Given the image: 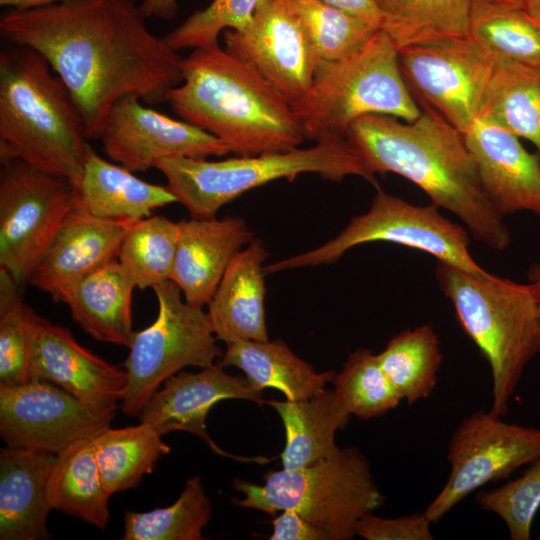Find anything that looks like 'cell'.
<instances>
[{
	"label": "cell",
	"mask_w": 540,
	"mask_h": 540,
	"mask_svg": "<svg viewBox=\"0 0 540 540\" xmlns=\"http://www.w3.org/2000/svg\"><path fill=\"white\" fill-rule=\"evenodd\" d=\"M145 18L134 0H71L12 9L1 16L0 32L47 60L95 140L122 97L167 102L182 81L183 57L147 28Z\"/></svg>",
	"instance_id": "obj_1"
},
{
	"label": "cell",
	"mask_w": 540,
	"mask_h": 540,
	"mask_svg": "<svg viewBox=\"0 0 540 540\" xmlns=\"http://www.w3.org/2000/svg\"><path fill=\"white\" fill-rule=\"evenodd\" d=\"M414 121L367 114L349 127L346 139L370 174L394 173L417 185L431 204L451 212L473 238L503 251L511 233L488 199L463 133L432 108Z\"/></svg>",
	"instance_id": "obj_2"
},
{
	"label": "cell",
	"mask_w": 540,
	"mask_h": 540,
	"mask_svg": "<svg viewBox=\"0 0 540 540\" xmlns=\"http://www.w3.org/2000/svg\"><path fill=\"white\" fill-rule=\"evenodd\" d=\"M167 102L182 120L212 134L236 156L285 152L305 135L291 103L255 67L218 43L195 48Z\"/></svg>",
	"instance_id": "obj_3"
},
{
	"label": "cell",
	"mask_w": 540,
	"mask_h": 540,
	"mask_svg": "<svg viewBox=\"0 0 540 540\" xmlns=\"http://www.w3.org/2000/svg\"><path fill=\"white\" fill-rule=\"evenodd\" d=\"M10 44L0 51V160L23 161L76 187L90 146L83 115L40 53Z\"/></svg>",
	"instance_id": "obj_4"
},
{
	"label": "cell",
	"mask_w": 540,
	"mask_h": 540,
	"mask_svg": "<svg viewBox=\"0 0 540 540\" xmlns=\"http://www.w3.org/2000/svg\"><path fill=\"white\" fill-rule=\"evenodd\" d=\"M436 278L457 320L488 362L490 411L504 416L529 362L540 353V314L528 283L438 262Z\"/></svg>",
	"instance_id": "obj_5"
},
{
	"label": "cell",
	"mask_w": 540,
	"mask_h": 540,
	"mask_svg": "<svg viewBox=\"0 0 540 540\" xmlns=\"http://www.w3.org/2000/svg\"><path fill=\"white\" fill-rule=\"evenodd\" d=\"M291 106L305 138L315 142L346 139L351 124L367 114L408 122L421 114L402 77L398 49L383 30L345 58L321 60L310 87Z\"/></svg>",
	"instance_id": "obj_6"
},
{
	"label": "cell",
	"mask_w": 540,
	"mask_h": 540,
	"mask_svg": "<svg viewBox=\"0 0 540 540\" xmlns=\"http://www.w3.org/2000/svg\"><path fill=\"white\" fill-rule=\"evenodd\" d=\"M168 187L192 218H213L227 203L267 183L313 173L339 182L347 176L361 177L377 186L347 139L315 142L306 148L219 161L170 157L156 167Z\"/></svg>",
	"instance_id": "obj_7"
},
{
	"label": "cell",
	"mask_w": 540,
	"mask_h": 540,
	"mask_svg": "<svg viewBox=\"0 0 540 540\" xmlns=\"http://www.w3.org/2000/svg\"><path fill=\"white\" fill-rule=\"evenodd\" d=\"M263 478V485L234 480L244 498L233 503L270 515L293 510L327 540L352 539L357 522L384 503L366 457L355 447L339 448L332 457L301 468L267 471Z\"/></svg>",
	"instance_id": "obj_8"
},
{
	"label": "cell",
	"mask_w": 540,
	"mask_h": 540,
	"mask_svg": "<svg viewBox=\"0 0 540 540\" xmlns=\"http://www.w3.org/2000/svg\"><path fill=\"white\" fill-rule=\"evenodd\" d=\"M467 229L433 204L415 205L381 189L369 210L353 217L334 238L307 252L265 266V273L331 264L347 251L371 242H389L422 251L471 273L485 271L472 257Z\"/></svg>",
	"instance_id": "obj_9"
},
{
	"label": "cell",
	"mask_w": 540,
	"mask_h": 540,
	"mask_svg": "<svg viewBox=\"0 0 540 540\" xmlns=\"http://www.w3.org/2000/svg\"><path fill=\"white\" fill-rule=\"evenodd\" d=\"M152 289L158 301L157 318L134 333L124 364L128 385L121 410L129 417L139 415L160 384L181 369L207 368L223 356L203 307L183 300L172 280Z\"/></svg>",
	"instance_id": "obj_10"
},
{
	"label": "cell",
	"mask_w": 540,
	"mask_h": 540,
	"mask_svg": "<svg viewBox=\"0 0 540 540\" xmlns=\"http://www.w3.org/2000/svg\"><path fill=\"white\" fill-rule=\"evenodd\" d=\"M67 179L17 159L0 170V268L22 288L73 206Z\"/></svg>",
	"instance_id": "obj_11"
},
{
	"label": "cell",
	"mask_w": 540,
	"mask_h": 540,
	"mask_svg": "<svg viewBox=\"0 0 540 540\" xmlns=\"http://www.w3.org/2000/svg\"><path fill=\"white\" fill-rule=\"evenodd\" d=\"M398 61L416 102L463 134L478 119L494 57L469 36L404 47Z\"/></svg>",
	"instance_id": "obj_12"
},
{
	"label": "cell",
	"mask_w": 540,
	"mask_h": 540,
	"mask_svg": "<svg viewBox=\"0 0 540 540\" xmlns=\"http://www.w3.org/2000/svg\"><path fill=\"white\" fill-rule=\"evenodd\" d=\"M539 456L540 428L505 422L491 411L474 412L453 432L447 454L450 475L424 512L437 522L473 491L508 478Z\"/></svg>",
	"instance_id": "obj_13"
},
{
	"label": "cell",
	"mask_w": 540,
	"mask_h": 540,
	"mask_svg": "<svg viewBox=\"0 0 540 540\" xmlns=\"http://www.w3.org/2000/svg\"><path fill=\"white\" fill-rule=\"evenodd\" d=\"M114 416L46 380L0 384V435L7 446L58 454L110 427Z\"/></svg>",
	"instance_id": "obj_14"
},
{
	"label": "cell",
	"mask_w": 540,
	"mask_h": 540,
	"mask_svg": "<svg viewBox=\"0 0 540 540\" xmlns=\"http://www.w3.org/2000/svg\"><path fill=\"white\" fill-rule=\"evenodd\" d=\"M225 49L255 67L293 103L310 87L321 61L290 0H259L242 31H223Z\"/></svg>",
	"instance_id": "obj_15"
},
{
	"label": "cell",
	"mask_w": 540,
	"mask_h": 540,
	"mask_svg": "<svg viewBox=\"0 0 540 540\" xmlns=\"http://www.w3.org/2000/svg\"><path fill=\"white\" fill-rule=\"evenodd\" d=\"M136 95L118 100L103 124L98 140L104 153L132 172L155 168L164 158L206 159L231 153L205 130L143 106Z\"/></svg>",
	"instance_id": "obj_16"
},
{
	"label": "cell",
	"mask_w": 540,
	"mask_h": 540,
	"mask_svg": "<svg viewBox=\"0 0 540 540\" xmlns=\"http://www.w3.org/2000/svg\"><path fill=\"white\" fill-rule=\"evenodd\" d=\"M32 379L51 382L103 412H114L128 385V374L96 356L71 332L41 318L32 351Z\"/></svg>",
	"instance_id": "obj_17"
},
{
	"label": "cell",
	"mask_w": 540,
	"mask_h": 540,
	"mask_svg": "<svg viewBox=\"0 0 540 540\" xmlns=\"http://www.w3.org/2000/svg\"><path fill=\"white\" fill-rule=\"evenodd\" d=\"M227 399L266 403L246 377L231 375L223 367L212 365L198 373L182 372L164 382L139 414L142 423L152 426L160 435L185 431L198 436L221 456L232 457L217 446L207 433L206 418L210 409Z\"/></svg>",
	"instance_id": "obj_18"
},
{
	"label": "cell",
	"mask_w": 540,
	"mask_h": 540,
	"mask_svg": "<svg viewBox=\"0 0 540 540\" xmlns=\"http://www.w3.org/2000/svg\"><path fill=\"white\" fill-rule=\"evenodd\" d=\"M482 187L502 216L528 211L540 217V157L528 152L519 137L477 119L463 134Z\"/></svg>",
	"instance_id": "obj_19"
},
{
	"label": "cell",
	"mask_w": 540,
	"mask_h": 540,
	"mask_svg": "<svg viewBox=\"0 0 540 540\" xmlns=\"http://www.w3.org/2000/svg\"><path fill=\"white\" fill-rule=\"evenodd\" d=\"M135 221L98 218L73 205L51 239L28 284L58 293L118 257L123 238Z\"/></svg>",
	"instance_id": "obj_20"
},
{
	"label": "cell",
	"mask_w": 540,
	"mask_h": 540,
	"mask_svg": "<svg viewBox=\"0 0 540 540\" xmlns=\"http://www.w3.org/2000/svg\"><path fill=\"white\" fill-rule=\"evenodd\" d=\"M179 226L171 280L186 302L203 307L212 299L232 259L253 240V233L238 216L191 217Z\"/></svg>",
	"instance_id": "obj_21"
},
{
	"label": "cell",
	"mask_w": 540,
	"mask_h": 540,
	"mask_svg": "<svg viewBox=\"0 0 540 540\" xmlns=\"http://www.w3.org/2000/svg\"><path fill=\"white\" fill-rule=\"evenodd\" d=\"M268 256L263 242L253 238L232 259L207 305L217 340L225 344L269 340L263 266Z\"/></svg>",
	"instance_id": "obj_22"
},
{
	"label": "cell",
	"mask_w": 540,
	"mask_h": 540,
	"mask_svg": "<svg viewBox=\"0 0 540 540\" xmlns=\"http://www.w3.org/2000/svg\"><path fill=\"white\" fill-rule=\"evenodd\" d=\"M56 454L6 446L0 451V539H49L47 482Z\"/></svg>",
	"instance_id": "obj_23"
},
{
	"label": "cell",
	"mask_w": 540,
	"mask_h": 540,
	"mask_svg": "<svg viewBox=\"0 0 540 540\" xmlns=\"http://www.w3.org/2000/svg\"><path fill=\"white\" fill-rule=\"evenodd\" d=\"M134 279L113 260L63 288L53 299L68 305L73 320L98 341L129 347L134 336Z\"/></svg>",
	"instance_id": "obj_24"
},
{
	"label": "cell",
	"mask_w": 540,
	"mask_h": 540,
	"mask_svg": "<svg viewBox=\"0 0 540 540\" xmlns=\"http://www.w3.org/2000/svg\"><path fill=\"white\" fill-rule=\"evenodd\" d=\"M175 202L178 200L168 186L139 179L89 146L81 180L74 187L73 205L102 219L138 221Z\"/></svg>",
	"instance_id": "obj_25"
},
{
	"label": "cell",
	"mask_w": 540,
	"mask_h": 540,
	"mask_svg": "<svg viewBox=\"0 0 540 540\" xmlns=\"http://www.w3.org/2000/svg\"><path fill=\"white\" fill-rule=\"evenodd\" d=\"M219 365L239 368L256 390L275 388L288 401L305 400L319 394L335 375L332 371L317 372L282 340L228 343Z\"/></svg>",
	"instance_id": "obj_26"
},
{
	"label": "cell",
	"mask_w": 540,
	"mask_h": 540,
	"mask_svg": "<svg viewBox=\"0 0 540 540\" xmlns=\"http://www.w3.org/2000/svg\"><path fill=\"white\" fill-rule=\"evenodd\" d=\"M266 403L279 414L284 426L285 446L280 454L283 468H301L337 453L335 434L347 424L351 414L334 390H323L300 401Z\"/></svg>",
	"instance_id": "obj_27"
},
{
	"label": "cell",
	"mask_w": 540,
	"mask_h": 540,
	"mask_svg": "<svg viewBox=\"0 0 540 540\" xmlns=\"http://www.w3.org/2000/svg\"><path fill=\"white\" fill-rule=\"evenodd\" d=\"M93 438L82 439L56 454L47 482V500L51 509L104 530L110 521L111 494L99 472Z\"/></svg>",
	"instance_id": "obj_28"
},
{
	"label": "cell",
	"mask_w": 540,
	"mask_h": 540,
	"mask_svg": "<svg viewBox=\"0 0 540 540\" xmlns=\"http://www.w3.org/2000/svg\"><path fill=\"white\" fill-rule=\"evenodd\" d=\"M493 57L478 119L530 141L540 157V69Z\"/></svg>",
	"instance_id": "obj_29"
},
{
	"label": "cell",
	"mask_w": 540,
	"mask_h": 540,
	"mask_svg": "<svg viewBox=\"0 0 540 540\" xmlns=\"http://www.w3.org/2000/svg\"><path fill=\"white\" fill-rule=\"evenodd\" d=\"M382 29L398 51L430 41L468 37L476 0H375Z\"/></svg>",
	"instance_id": "obj_30"
},
{
	"label": "cell",
	"mask_w": 540,
	"mask_h": 540,
	"mask_svg": "<svg viewBox=\"0 0 540 540\" xmlns=\"http://www.w3.org/2000/svg\"><path fill=\"white\" fill-rule=\"evenodd\" d=\"M161 437L141 422L120 429L108 427L92 439L103 484L111 495L137 487L159 458L170 452Z\"/></svg>",
	"instance_id": "obj_31"
},
{
	"label": "cell",
	"mask_w": 540,
	"mask_h": 540,
	"mask_svg": "<svg viewBox=\"0 0 540 540\" xmlns=\"http://www.w3.org/2000/svg\"><path fill=\"white\" fill-rule=\"evenodd\" d=\"M377 357L402 400L411 405L432 393L442 352L439 337L431 325L401 331Z\"/></svg>",
	"instance_id": "obj_32"
},
{
	"label": "cell",
	"mask_w": 540,
	"mask_h": 540,
	"mask_svg": "<svg viewBox=\"0 0 540 540\" xmlns=\"http://www.w3.org/2000/svg\"><path fill=\"white\" fill-rule=\"evenodd\" d=\"M468 36L492 56L540 69V27L521 8L476 0Z\"/></svg>",
	"instance_id": "obj_33"
},
{
	"label": "cell",
	"mask_w": 540,
	"mask_h": 540,
	"mask_svg": "<svg viewBox=\"0 0 540 540\" xmlns=\"http://www.w3.org/2000/svg\"><path fill=\"white\" fill-rule=\"evenodd\" d=\"M180 226L164 216L135 221L121 243L118 261L140 289L171 280Z\"/></svg>",
	"instance_id": "obj_34"
},
{
	"label": "cell",
	"mask_w": 540,
	"mask_h": 540,
	"mask_svg": "<svg viewBox=\"0 0 540 540\" xmlns=\"http://www.w3.org/2000/svg\"><path fill=\"white\" fill-rule=\"evenodd\" d=\"M212 504L199 476L189 478L171 506L124 513V540H202Z\"/></svg>",
	"instance_id": "obj_35"
},
{
	"label": "cell",
	"mask_w": 540,
	"mask_h": 540,
	"mask_svg": "<svg viewBox=\"0 0 540 540\" xmlns=\"http://www.w3.org/2000/svg\"><path fill=\"white\" fill-rule=\"evenodd\" d=\"M21 287L0 268V384L32 380V351L41 320L20 296Z\"/></svg>",
	"instance_id": "obj_36"
},
{
	"label": "cell",
	"mask_w": 540,
	"mask_h": 540,
	"mask_svg": "<svg viewBox=\"0 0 540 540\" xmlns=\"http://www.w3.org/2000/svg\"><path fill=\"white\" fill-rule=\"evenodd\" d=\"M332 382L345 409L360 419L383 415L402 400L369 349L354 351Z\"/></svg>",
	"instance_id": "obj_37"
},
{
	"label": "cell",
	"mask_w": 540,
	"mask_h": 540,
	"mask_svg": "<svg viewBox=\"0 0 540 540\" xmlns=\"http://www.w3.org/2000/svg\"><path fill=\"white\" fill-rule=\"evenodd\" d=\"M321 60L345 58L381 30L321 0H290Z\"/></svg>",
	"instance_id": "obj_38"
},
{
	"label": "cell",
	"mask_w": 540,
	"mask_h": 540,
	"mask_svg": "<svg viewBox=\"0 0 540 540\" xmlns=\"http://www.w3.org/2000/svg\"><path fill=\"white\" fill-rule=\"evenodd\" d=\"M477 502L503 520L512 540H529L540 507V456L520 477L478 494Z\"/></svg>",
	"instance_id": "obj_39"
},
{
	"label": "cell",
	"mask_w": 540,
	"mask_h": 540,
	"mask_svg": "<svg viewBox=\"0 0 540 540\" xmlns=\"http://www.w3.org/2000/svg\"><path fill=\"white\" fill-rule=\"evenodd\" d=\"M259 0H213L163 36L175 51L218 43L220 32L244 30L252 21Z\"/></svg>",
	"instance_id": "obj_40"
},
{
	"label": "cell",
	"mask_w": 540,
	"mask_h": 540,
	"mask_svg": "<svg viewBox=\"0 0 540 540\" xmlns=\"http://www.w3.org/2000/svg\"><path fill=\"white\" fill-rule=\"evenodd\" d=\"M431 523L425 512L390 519L372 512L357 522L355 533L366 540H432Z\"/></svg>",
	"instance_id": "obj_41"
},
{
	"label": "cell",
	"mask_w": 540,
	"mask_h": 540,
	"mask_svg": "<svg viewBox=\"0 0 540 540\" xmlns=\"http://www.w3.org/2000/svg\"><path fill=\"white\" fill-rule=\"evenodd\" d=\"M272 524L270 540H327L321 529L293 510H283Z\"/></svg>",
	"instance_id": "obj_42"
},
{
	"label": "cell",
	"mask_w": 540,
	"mask_h": 540,
	"mask_svg": "<svg viewBox=\"0 0 540 540\" xmlns=\"http://www.w3.org/2000/svg\"><path fill=\"white\" fill-rule=\"evenodd\" d=\"M382 29L383 15L375 0H321Z\"/></svg>",
	"instance_id": "obj_43"
},
{
	"label": "cell",
	"mask_w": 540,
	"mask_h": 540,
	"mask_svg": "<svg viewBox=\"0 0 540 540\" xmlns=\"http://www.w3.org/2000/svg\"><path fill=\"white\" fill-rule=\"evenodd\" d=\"M140 9L143 15L163 20L173 19L178 11L176 0H143Z\"/></svg>",
	"instance_id": "obj_44"
},
{
	"label": "cell",
	"mask_w": 540,
	"mask_h": 540,
	"mask_svg": "<svg viewBox=\"0 0 540 540\" xmlns=\"http://www.w3.org/2000/svg\"><path fill=\"white\" fill-rule=\"evenodd\" d=\"M71 0H0V5L12 9H29Z\"/></svg>",
	"instance_id": "obj_45"
},
{
	"label": "cell",
	"mask_w": 540,
	"mask_h": 540,
	"mask_svg": "<svg viewBox=\"0 0 540 540\" xmlns=\"http://www.w3.org/2000/svg\"><path fill=\"white\" fill-rule=\"evenodd\" d=\"M528 284L535 296L540 314V263H533L527 271Z\"/></svg>",
	"instance_id": "obj_46"
},
{
	"label": "cell",
	"mask_w": 540,
	"mask_h": 540,
	"mask_svg": "<svg viewBox=\"0 0 540 540\" xmlns=\"http://www.w3.org/2000/svg\"><path fill=\"white\" fill-rule=\"evenodd\" d=\"M523 10L540 27V0H524Z\"/></svg>",
	"instance_id": "obj_47"
},
{
	"label": "cell",
	"mask_w": 540,
	"mask_h": 540,
	"mask_svg": "<svg viewBox=\"0 0 540 540\" xmlns=\"http://www.w3.org/2000/svg\"><path fill=\"white\" fill-rule=\"evenodd\" d=\"M496 4L511 7V8H521L523 9L524 0H490Z\"/></svg>",
	"instance_id": "obj_48"
}]
</instances>
